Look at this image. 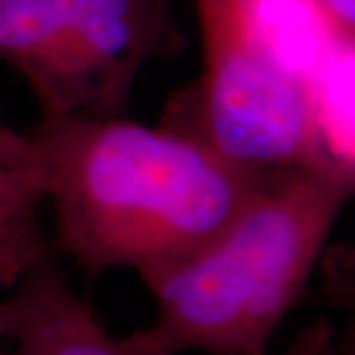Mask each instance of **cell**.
Segmentation results:
<instances>
[{"label":"cell","instance_id":"obj_14","mask_svg":"<svg viewBox=\"0 0 355 355\" xmlns=\"http://www.w3.org/2000/svg\"><path fill=\"white\" fill-rule=\"evenodd\" d=\"M0 355H12V354H0Z\"/></svg>","mask_w":355,"mask_h":355},{"label":"cell","instance_id":"obj_7","mask_svg":"<svg viewBox=\"0 0 355 355\" xmlns=\"http://www.w3.org/2000/svg\"><path fill=\"white\" fill-rule=\"evenodd\" d=\"M50 158L36 128L18 130L0 116V292L51 254L42 209Z\"/></svg>","mask_w":355,"mask_h":355},{"label":"cell","instance_id":"obj_4","mask_svg":"<svg viewBox=\"0 0 355 355\" xmlns=\"http://www.w3.org/2000/svg\"><path fill=\"white\" fill-rule=\"evenodd\" d=\"M87 113L125 111L140 69L182 44L170 0H62Z\"/></svg>","mask_w":355,"mask_h":355},{"label":"cell","instance_id":"obj_1","mask_svg":"<svg viewBox=\"0 0 355 355\" xmlns=\"http://www.w3.org/2000/svg\"><path fill=\"white\" fill-rule=\"evenodd\" d=\"M55 241L91 277L150 284L209 243L279 170L243 166L200 137L123 114L42 116Z\"/></svg>","mask_w":355,"mask_h":355},{"label":"cell","instance_id":"obj_5","mask_svg":"<svg viewBox=\"0 0 355 355\" xmlns=\"http://www.w3.org/2000/svg\"><path fill=\"white\" fill-rule=\"evenodd\" d=\"M0 340L12 355H140L116 338L48 257L0 296Z\"/></svg>","mask_w":355,"mask_h":355},{"label":"cell","instance_id":"obj_11","mask_svg":"<svg viewBox=\"0 0 355 355\" xmlns=\"http://www.w3.org/2000/svg\"><path fill=\"white\" fill-rule=\"evenodd\" d=\"M284 355H336V330L328 320H314L296 334Z\"/></svg>","mask_w":355,"mask_h":355},{"label":"cell","instance_id":"obj_9","mask_svg":"<svg viewBox=\"0 0 355 355\" xmlns=\"http://www.w3.org/2000/svg\"><path fill=\"white\" fill-rule=\"evenodd\" d=\"M312 168L355 198V36L343 34L308 83Z\"/></svg>","mask_w":355,"mask_h":355},{"label":"cell","instance_id":"obj_12","mask_svg":"<svg viewBox=\"0 0 355 355\" xmlns=\"http://www.w3.org/2000/svg\"><path fill=\"white\" fill-rule=\"evenodd\" d=\"M345 34L355 36V0H318Z\"/></svg>","mask_w":355,"mask_h":355},{"label":"cell","instance_id":"obj_13","mask_svg":"<svg viewBox=\"0 0 355 355\" xmlns=\"http://www.w3.org/2000/svg\"><path fill=\"white\" fill-rule=\"evenodd\" d=\"M336 355H355V338L352 336H336Z\"/></svg>","mask_w":355,"mask_h":355},{"label":"cell","instance_id":"obj_3","mask_svg":"<svg viewBox=\"0 0 355 355\" xmlns=\"http://www.w3.org/2000/svg\"><path fill=\"white\" fill-rule=\"evenodd\" d=\"M202 73L168 105L164 123L257 170L312 168L308 87L265 55L239 0H193Z\"/></svg>","mask_w":355,"mask_h":355},{"label":"cell","instance_id":"obj_10","mask_svg":"<svg viewBox=\"0 0 355 355\" xmlns=\"http://www.w3.org/2000/svg\"><path fill=\"white\" fill-rule=\"evenodd\" d=\"M328 294L347 312V326L342 334L355 338V251L338 249L326 259Z\"/></svg>","mask_w":355,"mask_h":355},{"label":"cell","instance_id":"obj_8","mask_svg":"<svg viewBox=\"0 0 355 355\" xmlns=\"http://www.w3.org/2000/svg\"><path fill=\"white\" fill-rule=\"evenodd\" d=\"M239 6L257 46L306 87L345 34L318 0H239Z\"/></svg>","mask_w":355,"mask_h":355},{"label":"cell","instance_id":"obj_2","mask_svg":"<svg viewBox=\"0 0 355 355\" xmlns=\"http://www.w3.org/2000/svg\"><path fill=\"white\" fill-rule=\"evenodd\" d=\"M352 193L279 170L225 227L146 284L153 322L128 336L140 355H268Z\"/></svg>","mask_w":355,"mask_h":355},{"label":"cell","instance_id":"obj_6","mask_svg":"<svg viewBox=\"0 0 355 355\" xmlns=\"http://www.w3.org/2000/svg\"><path fill=\"white\" fill-rule=\"evenodd\" d=\"M0 62L28 81L42 116L87 113L62 0H0Z\"/></svg>","mask_w":355,"mask_h":355}]
</instances>
